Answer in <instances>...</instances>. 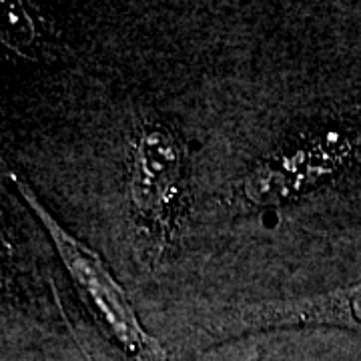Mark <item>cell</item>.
<instances>
[{"label":"cell","mask_w":361,"mask_h":361,"mask_svg":"<svg viewBox=\"0 0 361 361\" xmlns=\"http://www.w3.org/2000/svg\"><path fill=\"white\" fill-rule=\"evenodd\" d=\"M6 177L13 180L26 207L37 215L39 223L47 229L52 245L71 275L73 283L85 299L87 307L92 311L94 319L104 327L109 337L115 341L130 361H167L163 348L155 337L149 336L139 322L137 311L133 310L125 289L115 279L99 253H94L87 243L66 229L61 221L52 215L40 199L30 189L18 173L6 171Z\"/></svg>","instance_id":"obj_1"},{"label":"cell","mask_w":361,"mask_h":361,"mask_svg":"<svg viewBox=\"0 0 361 361\" xmlns=\"http://www.w3.org/2000/svg\"><path fill=\"white\" fill-rule=\"evenodd\" d=\"M343 159L336 139L297 142L265 159L243 183V195L253 205H277L295 199L331 175Z\"/></svg>","instance_id":"obj_4"},{"label":"cell","mask_w":361,"mask_h":361,"mask_svg":"<svg viewBox=\"0 0 361 361\" xmlns=\"http://www.w3.org/2000/svg\"><path fill=\"white\" fill-rule=\"evenodd\" d=\"M345 327L361 331V283L336 289L323 295L291 301H269L233 311L205 331L211 343L243 334L279 327Z\"/></svg>","instance_id":"obj_3"},{"label":"cell","mask_w":361,"mask_h":361,"mask_svg":"<svg viewBox=\"0 0 361 361\" xmlns=\"http://www.w3.org/2000/svg\"><path fill=\"white\" fill-rule=\"evenodd\" d=\"M185 175L179 137L163 121H145L130 153L129 203L149 255L165 251L175 231Z\"/></svg>","instance_id":"obj_2"}]
</instances>
